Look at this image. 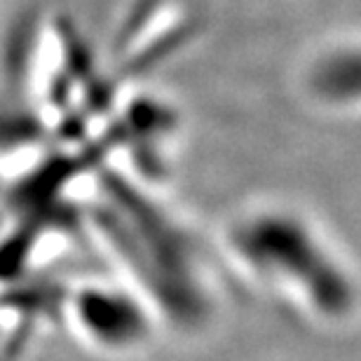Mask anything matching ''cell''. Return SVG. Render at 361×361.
I'll list each match as a JSON object with an SVG mask.
<instances>
[{"label":"cell","instance_id":"6da1fadb","mask_svg":"<svg viewBox=\"0 0 361 361\" xmlns=\"http://www.w3.org/2000/svg\"><path fill=\"white\" fill-rule=\"evenodd\" d=\"M307 90L322 104L336 108L361 106V42L338 45L317 54L307 71Z\"/></svg>","mask_w":361,"mask_h":361}]
</instances>
